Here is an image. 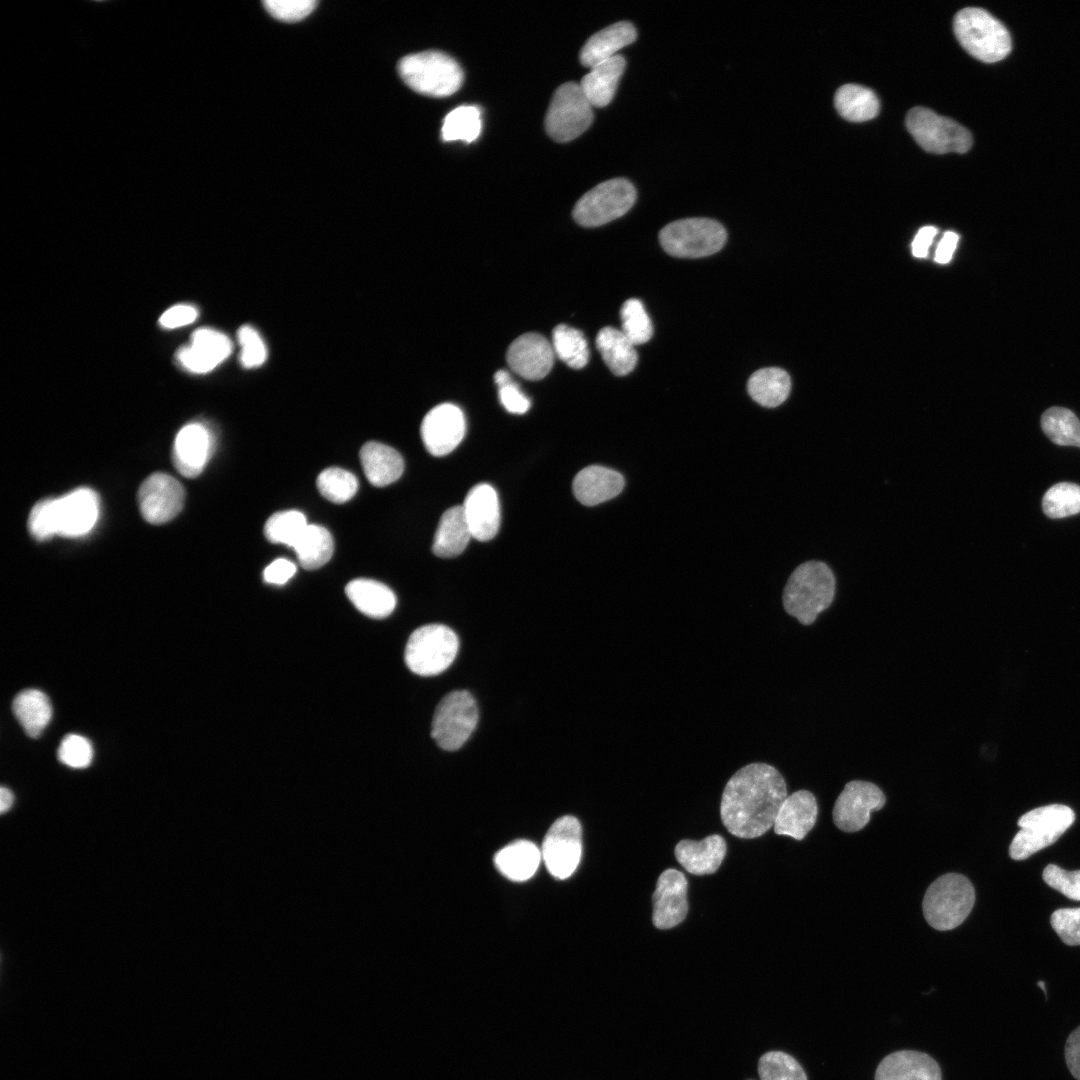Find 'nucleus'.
<instances>
[{
  "instance_id": "nucleus-1",
  "label": "nucleus",
  "mask_w": 1080,
  "mask_h": 1080,
  "mask_svg": "<svg viewBox=\"0 0 1080 1080\" xmlns=\"http://www.w3.org/2000/svg\"><path fill=\"white\" fill-rule=\"evenodd\" d=\"M788 796L781 772L764 762L740 768L726 783L720 816L726 829L739 838H757L772 826Z\"/></svg>"
},
{
  "instance_id": "nucleus-2",
  "label": "nucleus",
  "mask_w": 1080,
  "mask_h": 1080,
  "mask_svg": "<svg viewBox=\"0 0 1080 1080\" xmlns=\"http://www.w3.org/2000/svg\"><path fill=\"white\" fill-rule=\"evenodd\" d=\"M837 582L828 564L808 560L796 566L782 590L785 613L803 626L812 625L834 602Z\"/></svg>"
},
{
  "instance_id": "nucleus-3",
  "label": "nucleus",
  "mask_w": 1080,
  "mask_h": 1080,
  "mask_svg": "<svg viewBox=\"0 0 1080 1080\" xmlns=\"http://www.w3.org/2000/svg\"><path fill=\"white\" fill-rule=\"evenodd\" d=\"M398 73L412 90L427 96L446 97L459 90L463 71L455 59L440 51H423L404 56Z\"/></svg>"
},
{
  "instance_id": "nucleus-4",
  "label": "nucleus",
  "mask_w": 1080,
  "mask_h": 1080,
  "mask_svg": "<svg viewBox=\"0 0 1080 1080\" xmlns=\"http://www.w3.org/2000/svg\"><path fill=\"white\" fill-rule=\"evenodd\" d=\"M975 903L971 881L959 873H946L934 880L925 892L922 909L927 923L936 930L958 927Z\"/></svg>"
},
{
  "instance_id": "nucleus-5",
  "label": "nucleus",
  "mask_w": 1080,
  "mask_h": 1080,
  "mask_svg": "<svg viewBox=\"0 0 1080 1080\" xmlns=\"http://www.w3.org/2000/svg\"><path fill=\"white\" fill-rule=\"evenodd\" d=\"M956 38L976 59L994 63L1011 51V37L1006 27L986 10L967 7L956 13L953 22Z\"/></svg>"
},
{
  "instance_id": "nucleus-6",
  "label": "nucleus",
  "mask_w": 1080,
  "mask_h": 1080,
  "mask_svg": "<svg viewBox=\"0 0 1080 1080\" xmlns=\"http://www.w3.org/2000/svg\"><path fill=\"white\" fill-rule=\"evenodd\" d=\"M1074 820L1073 810L1062 804L1046 805L1025 813L1018 820L1021 830L1010 844V857L1023 860L1052 845Z\"/></svg>"
},
{
  "instance_id": "nucleus-7",
  "label": "nucleus",
  "mask_w": 1080,
  "mask_h": 1080,
  "mask_svg": "<svg viewBox=\"0 0 1080 1080\" xmlns=\"http://www.w3.org/2000/svg\"><path fill=\"white\" fill-rule=\"evenodd\" d=\"M459 649L456 633L442 624H428L410 635L404 652L407 667L420 676H434L445 671Z\"/></svg>"
},
{
  "instance_id": "nucleus-8",
  "label": "nucleus",
  "mask_w": 1080,
  "mask_h": 1080,
  "mask_svg": "<svg viewBox=\"0 0 1080 1080\" xmlns=\"http://www.w3.org/2000/svg\"><path fill=\"white\" fill-rule=\"evenodd\" d=\"M727 233L718 221L696 217L673 221L659 232L662 248L680 258H700L718 252Z\"/></svg>"
},
{
  "instance_id": "nucleus-9",
  "label": "nucleus",
  "mask_w": 1080,
  "mask_h": 1080,
  "mask_svg": "<svg viewBox=\"0 0 1080 1080\" xmlns=\"http://www.w3.org/2000/svg\"><path fill=\"white\" fill-rule=\"evenodd\" d=\"M478 719V707L472 694L466 690L452 691L435 709L431 736L443 750H457L471 736Z\"/></svg>"
},
{
  "instance_id": "nucleus-10",
  "label": "nucleus",
  "mask_w": 1080,
  "mask_h": 1080,
  "mask_svg": "<svg viewBox=\"0 0 1080 1080\" xmlns=\"http://www.w3.org/2000/svg\"><path fill=\"white\" fill-rule=\"evenodd\" d=\"M905 122L912 137L927 152L965 153L972 145V135L965 127L931 109L914 107Z\"/></svg>"
},
{
  "instance_id": "nucleus-11",
  "label": "nucleus",
  "mask_w": 1080,
  "mask_h": 1080,
  "mask_svg": "<svg viewBox=\"0 0 1080 1080\" xmlns=\"http://www.w3.org/2000/svg\"><path fill=\"white\" fill-rule=\"evenodd\" d=\"M636 200V189L627 179L614 178L586 192L574 206L572 215L584 227H597L624 215Z\"/></svg>"
},
{
  "instance_id": "nucleus-12",
  "label": "nucleus",
  "mask_w": 1080,
  "mask_h": 1080,
  "mask_svg": "<svg viewBox=\"0 0 1080 1080\" xmlns=\"http://www.w3.org/2000/svg\"><path fill=\"white\" fill-rule=\"evenodd\" d=\"M592 105L580 84L569 82L555 91L545 118L548 135L567 142L581 135L593 121Z\"/></svg>"
},
{
  "instance_id": "nucleus-13",
  "label": "nucleus",
  "mask_w": 1080,
  "mask_h": 1080,
  "mask_svg": "<svg viewBox=\"0 0 1080 1080\" xmlns=\"http://www.w3.org/2000/svg\"><path fill=\"white\" fill-rule=\"evenodd\" d=\"M886 801L884 791L876 783L862 779L850 780L834 801V824L844 832L859 831L869 823L871 813L881 810Z\"/></svg>"
},
{
  "instance_id": "nucleus-14",
  "label": "nucleus",
  "mask_w": 1080,
  "mask_h": 1080,
  "mask_svg": "<svg viewBox=\"0 0 1080 1080\" xmlns=\"http://www.w3.org/2000/svg\"><path fill=\"white\" fill-rule=\"evenodd\" d=\"M582 855V828L571 815L557 819L547 831L541 850L549 873L557 879L571 876Z\"/></svg>"
},
{
  "instance_id": "nucleus-15",
  "label": "nucleus",
  "mask_w": 1080,
  "mask_h": 1080,
  "mask_svg": "<svg viewBox=\"0 0 1080 1080\" xmlns=\"http://www.w3.org/2000/svg\"><path fill=\"white\" fill-rule=\"evenodd\" d=\"M56 535L81 537L95 526L100 511L99 497L90 488H77L60 498H51Z\"/></svg>"
},
{
  "instance_id": "nucleus-16",
  "label": "nucleus",
  "mask_w": 1080,
  "mask_h": 1080,
  "mask_svg": "<svg viewBox=\"0 0 1080 1080\" xmlns=\"http://www.w3.org/2000/svg\"><path fill=\"white\" fill-rule=\"evenodd\" d=\"M138 505L143 518L155 525L175 518L184 506L185 491L181 483L166 473L147 477L138 490Z\"/></svg>"
},
{
  "instance_id": "nucleus-17",
  "label": "nucleus",
  "mask_w": 1080,
  "mask_h": 1080,
  "mask_svg": "<svg viewBox=\"0 0 1080 1080\" xmlns=\"http://www.w3.org/2000/svg\"><path fill=\"white\" fill-rule=\"evenodd\" d=\"M466 421L462 410L452 403L433 407L423 418L420 433L426 450L433 456L452 452L465 436Z\"/></svg>"
},
{
  "instance_id": "nucleus-18",
  "label": "nucleus",
  "mask_w": 1080,
  "mask_h": 1080,
  "mask_svg": "<svg viewBox=\"0 0 1080 1080\" xmlns=\"http://www.w3.org/2000/svg\"><path fill=\"white\" fill-rule=\"evenodd\" d=\"M687 889V879L682 872L667 869L660 874L652 895V921L656 928L669 929L686 918Z\"/></svg>"
},
{
  "instance_id": "nucleus-19",
  "label": "nucleus",
  "mask_w": 1080,
  "mask_h": 1080,
  "mask_svg": "<svg viewBox=\"0 0 1080 1080\" xmlns=\"http://www.w3.org/2000/svg\"><path fill=\"white\" fill-rule=\"evenodd\" d=\"M214 448L212 431L202 423H189L175 437L172 453L174 466L181 475L195 478L202 473Z\"/></svg>"
},
{
  "instance_id": "nucleus-20",
  "label": "nucleus",
  "mask_w": 1080,
  "mask_h": 1080,
  "mask_svg": "<svg viewBox=\"0 0 1080 1080\" xmlns=\"http://www.w3.org/2000/svg\"><path fill=\"white\" fill-rule=\"evenodd\" d=\"M555 353L552 344L541 334L530 332L516 338L509 346V367L528 380H540L552 369Z\"/></svg>"
},
{
  "instance_id": "nucleus-21",
  "label": "nucleus",
  "mask_w": 1080,
  "mask_h": 1080,
  "mask_svg": "<svg viewBox=\"0 0 1080 1080\" xmlns=\"http://www.w3.org/2000/svg\"><path fill=\"white\" fill-rule=\"evenodd\" d=\"M232 344L223 333L200 328L191 336L189 345L182 347L177 358L180 364L193 373H207L216 368L231 353Z\"/></svg>"
},
{
  "instance_id": "nucleus-22",
  "label": "nucleus",
  "mask_w": 1080,
  "mask_h": 1080,
  "mask_svg": "<svg viewBox=\"0 0 1080 1080\" xmlns=\"http://www.w3.org/2000/svg\"><path fill=\"white\" fill-rule=\"evenodd\" d=\"M461 506L472 538L488 541L497 534L500 506L497 492L491 485L481 483L472 487Z\"/></svg>"
},
{
  "instance_id": "nucleus-23",
  "label": "nucleus",
  "mask_w": 1080,
  "mask_h": 1080,
  "mask_svg": "<svg viewBox=\"0 0 1080 1080\" xmlns=\"http://www.w3.org/2000/svg\"><path fill=\"white\" fill-rule=\"evenodd\" d=\"M818 815L815 795L806 789L797 790L786 797L774 822L778 835L802 840L814 827Z\"/></svg>"
},
{
  "instance_id": "nucleus-24",
  "label": "nucleus",
  "mask_w": 1080,
  "mask_h": 1080,
  "mask_svg": "<svg viewBox=\"0 0 1080 1080\" xmlns=\"http://www.w3.org/2000/svg\"><path fill=\"white\" fill-rule=\"evenodd\" d=\"M875 1080H942L938 1063L928 1054L900 1050L882 1059Z\"/></svg>"
},
{
  "instance_id": "nucleus-25",
  "label": "nucleus",
  "mask_w": 1080,
  "mask_h": 1080,
  "mask_svg": "<svg viewBox=\"0 0 1080 1080\" xmlns=\"http://www.w3.org/2000/svg\"><path fill=\"white\" fill-rule=\"evenodd\" d=\"M624 484V477L619 472L604 466L591 465L578 472L572 489L580 503L594 506L619 495Z\"/></svg>"
},
{
  "instance_id": "nucleus-26",
  "label": "nucleus",
  "mask_w": 1080,
  "mask_h": 1080,
  "mask_svg": "<svg viewBox=\"0 0 1080 1080\" xmlns=\"http://www.w3.org/2000/svg\"><path fill=\"white\" fill-rule=\"evenodd\" d=\"M727 851L724 838L709 835L700 841L683 839L677 843L674 854L680 865L694 875L712 874L720 867Z\"/></svg>"
},
{
  "instance_id": "nucleus-27",
  "label": "nucleus",
  "mask_w": 1080,
  "mask_h": 1080,
  "mask_svg": "<svg viewBox=\"0 0 1080 1080\" xmlns=\"http://www.w3.org/2000/svg\"><path fill=\"white\" fill-rule=\"evenodd\" d=\"M637 32L632 23L620 21L613 23L592 35L580 51V62L587 67L606 61L616 52L632 43Z\"/></svg>"
},
{
  "instance_id": "nucleus-28",
  "label": "nucleus",
  "mask_w": 1080,
  "mask_h": 1080,
  "mask_svg": "<svg viewBox=\"0 0 1080 1080\" xmlns=\"http://www.w3.org/2000/svg\"><path fill=\"white\" fill-rule=\"evenodd\" d=\"M360 461L366 478L376 487L395 482L404 471V460L400 453L379 442L365 443L360 450Z\"/></svg>"
},
{
  "instance_id": "nucleus-29",
  "label": "nucleus",
  "mask_w": 1080,
  "mask_h": 1080,
  "mask_svg": "<svg viewBox=\"0 0 1080 1080\" xmlns=\"http://www.w3.org/2000/svg\"><path fill=\"white\" fill-rule=\"evenodd\" d=\"M345 592L350 602L361 613L372 618L387 617L396 606L394 592L376 580L354 579L347 584Z\"/></svg>"
},
{
  "instance_id": "nucleus-30",
  "label": "nucleus",
  "mask_w": 1080,
  "mask_h": 1080,
  "mask_svg": "<svg viewBox=\"0 0 1080 1080\" xmlns=\"http://www.w3.org/2000/svg\"><path fill=\"white\" fill-rule=\"evenodd\" d=\"M472 538L464 516L462 506H453L446 510L438 523L432 551L441 558H452L461 554Z\"/></svg>"
},
{
  "instance_id": "nucleus-31",
  "label": "nucleus",
  "mask_w": 1080,
  "mask_h": 1080,
  "mask_svg": "<svg viewBox=\"0 0 1080 1080\" xmlns=\"http://www.w3.org/2000/svg\"><path fill=\"white\" fill-rule=\"evenodd\" d=\"M624 68L625 59L618 54L591 67L580 87L592 106L604 107L610 103Z\"/></svg>"
},
{
  "instance_id": "nucleus-32",
  "label": "nucleus",
  "mask_w": 1080,
  "mask_h": 1080,
  "mask_svg": "<svg viewBox=\"0 0 1080 1080\" xmlns=\"http://www.w3.org/2000/svg\"><path fill=\"white\" fill-rule=\"evenodd\" d=\"M541 858V851L533 842L516 840L495 854L494 863L506 878L525 881L535 874Z\"/></svg>"
},
{
  "instance_id": "nucleus-33",
  "label": "nucleus",
  "mask_w": 1080,
  "mask_h": 1080,
  "mask_svg": "<svg viewBox=\"0 0 1080 1080\" xmlns=\"http://www.w3.org/2000/svg\"><path fill=\"white\" fill-rule=\"evenodd\" d=\"M596 347L605 364L617 376L629 374L637 364L635 345L621 329L603 327L596 336Z\"/></svg>"
},
{
  "instance_id": "nucleus-34",
  "label": "nucleus",
  "mask_w": 1080,
  "mask_h": 1080,
  "mask_svg": "<svg viewBox=\"0 0 1080 1080\" xmlns=\"http://www.w3.org/2000/svg\"><path fill=\"white\" fill-rule=\"evenodd\" d=\"M12 711L25 733L32 738L41 735L52 717L50 700L38 689L18 693L12 702Z\"/></svg>"
},
{
  "instance_id": "nucleus-35",
  "label": "nucleus",
  "mask_w": 1080,
  "mask_h": 1080,
  "mask_svg": "<svg viewBox=\"0 0 1080 1080\" xmlns=\"http://www.w3.org/2000/svg\"><path fill=\"white\" fill-rule=\"evenodd\" d=\"M790 390L789 374L778 367L759 369L750 376L747 382V391L751 398L768 408L781 405L788 398Z\"/></svg>"
},
{
  "instance_id": "nucleus-36",
  "label": "nucleus",
  "mask_w": 1080,
  "mask_h": 1080,
  "mask_svg": "<svg viewBox=\"0 0 1080 1080\" xmlns=\"http://www.w3.org/2000/svg\"><path fill=\"white\" fill-rule=\"evenodd\" d=\"M291 548L294 549L304 569L314 570L330 560L334 551V541L325 527L308 524Z\"/></svg>"
},
{
  "instance_id": "nucleus-37",
  "label": "nucleus",
  "mask_w": 1080,
  "mask_h": 1080,
  "mask_svg": "<svg viewBox=\"0 0 1080 1080\" xmlns=\"http://www.w3.org/2000/svg\"><path fill=\"white\" fill-rule=\"evenodd\" d=\"M835 108L846 120L863 122L879 113V100L869 88L857 84H845L838 88L834 97Z\"/></svg>"
},
{
  "instance_id": "nucleus-38",
  "label": "nucleus",
  "mask_w": 1080,
  "mask_h": 1080,
  "mask_svg": "<svg viewBox=\"0 0 1080 1080\" xmlns=\"http://www.w3.org/2000/svg\"><path fill=\"white\" fill-rule=\"evenodd\" d=\"M1041 428L1056 445L1080 448V421L1069 409L1053 406L1041 417Z\"/></svg>"
},
{
  "instance_id": "nucleus-39",
  "label": "nucleus",
  "mask_w": 1080,
  "mask_h": 1080,
  "mask_svg": "<svg viewBox=\"0 0 1080 1080\" xmlns=\"http://www.w3.org/2000/svg\"><path fill=\"white\" fill-rule=\"evenodd\" d=\"M551 344L555 356L570 368L581 369L588 363V343L580 330L559 324L552 331Z\"/></svg>"
},
{
  "instance_id": "nucleus-40",
  "label": "nucleus",
  "mask_w": 1080,
  "mask_h": 1080,
  "mask_svg": "<svg viewBox=\"0 0 1080 1080\" xmlns=\"http://www.w3.org/2000/svg\"><path fill=\"white\" fill-rule=\"evenodd\" d=\"M481 112L477 106L462 105L450 111L444 118L441 137L444 141H475L481 133Z\"/></svg>"
},
{
  "instance_id": "nucleus-41",
  "label": "nucleus",
  "mask_w": 1080,
  "mask_h": 1080,
  "mask_svg": "<svg viewBox=\"0 0 1080 1080\" xmlns=\"http://www.w3.org/2000/svg\"><path fill=\"white\" fill-rule=\"evenodd\" d=\"M308 525L305 515L297 510H285L272 514L265 523L264 534L275 544L292 547Z\"/></svg>"
},
{
  "instance_id": "nucleus-42",
  "label": "nucleus",
  "mask_w": 1080,
  "mask_h": 1080,
  "mask_svg": "<svg viewBox=\"0 0 1080 1080\" xmlns=\"http://www.w3.org/2000/svg\"><path fill=\"white\" fill-rule=\"evenodd\" d=\"M1042 509L1052 519L1080 513V486L1070 482L1051 486L1042 498Z\"/></svg>"
},
{
  "instance_id": "nucleus-43",
  "label": "nucleus",
  "mask_w": 1080,
  "mask_h": 1080,
  "mask_svg": "<svg viewBox=\"0 0 1080 1080\" xmlns=\"http://www.w3.org/2000/svg\"><path fill=\"white\" fill-rule=\"evenodd\" d=\"M316 485L323 497L336 504L349 501L358 490L356 476L338 467H330L320 472Z\"/></svg>"
},
{
  "instance_id": "nucleus-44",
  "label": "nucleus",
  "mask_w": 1080,
  "mask_h": 1080,
  "mask_svg": "<svg viewBox=\"0 0 1080 1080\" xmlns=\"http://www.w3.org/2000/svg\"><path fill=\"white\" fill-rule=\"evenodd\" d=\"M622 332L634 344H644L653 335L652 322L643 303L637 298L626 300L620 310Z\"/></svg>"
},
{
  "instance_id": "nucleus-45",
  "label": "nucleus",
  "mask_w": 1080,
  "mask_h": 1080,
  "mask_svg": "<svg viewBox=\"0 0 1080 1080\" xmlns=\"http://www.w3.org/2000/svg\"><path fill=\"white\" fill-rule=\"evenodd\" d=\"M758 1073L760 1080H807L798 1061L782 1051L763 1054L759 1059Z\"/></svg>"
},
{
  "instance_id": "nucleus-46",
  "label": "nucleus",
  "mask_w": 1080,
  "mask_h": 1080,
  "mask_svg": "<svg viewBox=\"0 0 1080 1080\" xmlns=\"http://www.w3.org/2000/svg\"><path fill=\"white\" fill-rule=\"evenodd\" d=\"M57 757L61 763L71 768H85L92 762L93 747L84 736L68 734L60 742Z\"/></svg>"
},
{
  "instance_id": "nucleus-47",
  "label": "nucleus",
  "mask_w": 1080,
  "mask_h": 1080,
  "mask_svg": "<svg viewBox=\"0 0 1080 1080\" xmlns=\"http://www.w3.org/2000/svg\"><path fill=\"white\" fill-rule=\"evenodd\" d=\"M498 387V396L502 406L509 413L524 414L530 408V399L506 370H498L494 375Z\"/></svg>"
},
{
  "instance_id": "nucleus-48",
  "label": "nucleus",
  "mask_w": 1080,
  "mask_h": 1080,
  "mask_svg": "<svg viewBox=\"0 0 1080 1080\" xmlns=\"http://www.w3.org/2000/svg\"><path fill=\"white\" fill-rule=\"evenodd\" d=\"M237 337L241 346L242 365L245 368L261 366L266 360L267 349L258 331L250 325H244L239 328Z\"/></svg>"
},
{
  "instance_id": "nucleus-49",
  "label": "nucleus",
  "mask_w": 1080,
  "mask_h": 1080,
  "mask_svg": "<svg viewBox=\"0 0 1080 1080\" xmlns=\"http://www.w3.org/2000/svg\"><path fill=\"white\" fill-rule=\"evenodd\" d=\"M1043 880L1064 896L1080 901V870L1066 871L1049 864L1042 873Z\"/></svg>"
},
{
  "instance_id": "nucleus-50",
  "label": "nucleus",
  "mask_w": 1080,
  "mask_h": 1080,
  "mask_svg": "<svg viewBox=\"0 0 1080 1080\" xmlns=\"http://www.w3.org/2000/svg\"><path fill=\"white\" fill-rule=\"evenodd\" d=\"M1050 923L1065 944L1080 945V908L1058 909L1052 913Z\"/></svg>"
},
{
  "instance_id": "nucleus-51",
  "label": "nucleus",
  "mask_w": 1080,
  "mask_h": 1080,
  "mask_svg": "<svg viewBox=\"0 0 1080 1080\" xmlns=\"http://www.w3.org/2000/svg\"><path fill=\"white\" fill-rule=\"evenodd\" d=\"M316 0H265L263 5L274 18L286 22L299 21L316 7Z\"/></svg>"
},
{
  "instance_id": "nucleus-52",
  "label": "nucleus",
  "mask_w": 1080,
  "mask_h": 1080,
  "mask_svg": "<svg viewBox=\"0 0 1080 1080\" xmlns=\"http://www.w3.org/2000/svg\"><path fill=\"white\" fill-rule=\"evenodd\" d=\"M197 316L198 312L193 306L181 304L166 310L159 322L163 327L172 329L191 324Z\"/></svg>"
},
{
  "instance_id": "nucleus-53",
  "label": "nucleus",
  "mask_w": 1080,
  "mask_h": 1080,
  "mask_svg": "<svg viewBox=\"0 0 1080 1080\" xmlns=\"http://www.w3.org/2000/svg\"><path fill=\"white\" fill-rule=\"evenodd\" d=\"M296 571L297 568L293 562L278 558L264 569L263 578L267 583L283 585L294 576Z\"/></svg>"
},
{
  "instance_id": "nucleus-54",
  "label": "nucleus",
  "mask_w": 1080,
  "mask_h": 1080,
  "mask_svg": "<svg viewBox=\"0 0 1080 1080\" xmlns=\"http://www.w3.org/2000/svg\"><path fill=\"white\" fill-rule=\"evenodd\" d=\"M1065 1060L1072 1076L1080 1080V1026L1073 1030L1066 1040Z\"/></svg>"
},
{
  "instance_id": "nucleus-55",
  "label": "nucleus",
  "mask_w": 1080,
  "mask_h": 1080,
  "mask_svg": "<svg viewBox=\"0 0 1080 1080\" xmlns=\"http://www.w3.org/2000/svg\"><path fill=\"white\" fill-rule=\"evenodd\" d=\"M937 233L938 229L934 226L922 227L916 234L911 245L913 255L918 258L926 257L929 247Z\"/></svg>"
},
{
  "instance_id": "nucleus-56",
  "label": "nucleus",
  "mask_w": 1080,
  "mask_h": 1080,
  "mask_svg": "<svg viewBox=\"0 0 1080 1080\" xmlns=\"http://www.w3.org/2000/svg\"><path fill=\"white\" fill-rule=\"evenodd\" d=\"M958 240L959 236L955 232H945L937 246L934 257L935 261L940 264L948 263L953 256Z\"/></svg>"
},
{
  "instance_id": "nucleus-57",
  "label": "nucleus",
  "mask_w": 1080,
  "mask_h": 1080,
  "mask_svg": "<svg viewBox=\"0 0 1080 1080\" xmlns=\"http://www.w3.org/2000/svg\"><path fill=\"white\" fill-rule=\"evenodd\" d=\"M13 801H14V795L11 792V790H9L6 787H1V790H0V811H1V813L7 812L11 808V806L13 804Z\"/></svg>"
}]
</instances>
